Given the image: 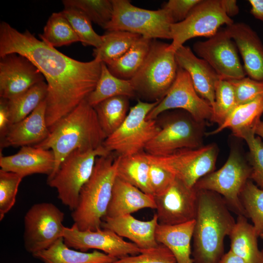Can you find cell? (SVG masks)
I'll list each match as a JSON object with an SVG mask.
<instances>
[{"label": "cell", "instance_id": "6da1fadb", "mask_svg": "<svg viewBox=\"0 0 263 263\" xmlns=\"http://www.w3.org/2000/svg\"><path fill=\"white\" fill-rule=\"evenodd\" d=\"M18 54L28 58L47 84L46 118L49 128L66 115L94 90L102 62L80 61L38 39L28 30L20 32L0 23V57Z\"/></svg>", "mask_w": 263, "mask_h": 263}, {"label": "cell", "instance_id": "7a4b0ae2", "mask_svg": "<svg viewBox=\"0 0 263 263\" xmlns=\"http://www.w3.org/2000/svg\"><path fill=\"white\" fill-rule=\"evenodd\" d=\"M198 206L193 234L191 256L194 263H219L224 255V239L236 221L219 194L197 190Z\"/></svg>", "mask_w": 263, "mask_h": 263}, {"label": "cell", "instance_id": "3957f363", "mask_svg": "<svg viewBox=\"0 0 263 263\" xmlns=\"http://www.w3.org/2000/svg\"><path fill=\"white\" fill-rule=\"evenodd\" d=\"M49 130V134L44 140L33 146L51 150L54 152L55 169L48 178L55 173L62 161L72 151L97 149L106 138L94 109L86 99Z\"/></svg>", "mask_w": 263, "mask_h": 263}, {"label": "cell", "instance_id": "277c9868", "mask_svg": "<svg viewBox=\"0 0 263 263\" xmlns=\"http://www.w3.org/2000/svg\"><path fill=\"white\" fill-rule=\"evenodd\" d=\"M117 156L112 152L96 158L93 173L81 188L71 216L81 230L101 228L117 177Z\"/></svg>", "mask_w": 263, "mask_h": 263}, {"label": "cell", "instance_id": "5b68a950", "mask_svg": "<svg viewBox=\"0 0 263 263\" xmlns=\"http://www.w3.org/2000/svg\"><path fill=\"white\" fill-rule=\"evenodd\" d=\"M169 45L152 39L144 63L130 80L136 95L147 102L161 100L176 79L178 65Z\"/></svg>", "mask_w": 263, "mask_h": 263}, {"label": "cell", "instance_id": "8992f818", "mask_svg": "<svg viewBox=\"0 0 263 263\" xmlns=\"http://www.w3.org/2000/svg\"><path fill=\"white\" fill-rule=\"evenodd\" d=\"M161 100L143 101L138 99L131 108L121 125L106 138L102 145L118 156H128L144 150L146 145L160 130L155 119H148L149 113Z\"/></svg>", "mask_w": 263, "mask_h": 263}, {"label": "cell", "instance_id": "52a82bcc", "mask_svg": "<svg viewBox=\"0 0 263 263\" xmlns=\"http://www.w3.org/2000/svg\"><path fill=\"white\" fill-rule=\"evenodd\" d=\"M111 153L103 145L86 151L76 150L62 161L55 173L47 178V184L56 189L62 203L73 211L77 207L81 188L93 173L96 158Z\"/></svg>", "mask_w": 263, "mask_h": 263}, {"label": "cell", "instance_id": "ba28073f", "mask_svg": "<svg viewBox=\"0 0 263 263\" xmlns=\"http://www.w3.org/2000/svg\"><path fill=\"white\" fill-rule=\"evenodd\" d=\"M112 1L113 14L104 29L107 31H126L151 39H171L170 26L174 22L166 10L139 8L128 0Z\"/></svg>", "mask_w": 263, "mask_h": 263}, {"label": "cell", "instance_id": "9c48e42d", "mask_svg": "<svg viewBox=\"0 0 263 263\" xmlns=\"http://www.w3.org/2000/svg\"><path fill=\"white\" fill-rule=\"evenodd\" d=\"M251 173L247 160L239 150L233 148L223 166L201 178L194 188L197 190H207L219 194L231 211L238 216L246 217L240 195L247 181L250 179Z\"/></svg>", "mask_w": 263, "mask_h": 263}, {"label": "cell", "instance_id": "30bf717a", "mask_svg": "<svg viewBox=\"0 0 263 263\" xmlns=\"http://www.w3.org/2000/svg\"><path fill=\"white\" fill-rule=\"evenodd\" d=\"M157 134L146 145L145 152L154 156L169 154L183 149L202 147L205 123L195 120L188 113H171Z\"/></svg>", "mask_w": 263, "mask_h": 263}, {"label": "cell", "instance_id": "8fae6325", "mask_svg": "<svg viewBox=\"0 0 263 263\" xmlns=\"http://www.w3.org/2000/svg\"><path fill=\"white\" fill-rule=\"evenodd\" d=\"M233 23L224 11L220 0H201L184 20L171 25L172 41L168 50L175 53L188 39L198 37L209 38L221 25Z\"/></svg>", "mask_w": 263, "mask_h": 263}, {"label": "cell", "instance_id": "7c38bea8", "mask_svg": "<svg viewBox=\"0 0 263 263\" xmlns=\"http://www.w3.org/2000/svg\"><path fill=\"white\" fill-rule=\"evenodd\" d=\"M64 213L52 203L33 205L24 218V243L29 253L47 249L63 238Z\"/></svg>", "mask_w": 263, "mask_h": 263}, {"label": "cell", "instance_id": "4fadbf2b", "mask_svg": "<svg viewBox=\"0 0 263 263\" xmlns=\"http://www.w3.org/2000/svg\"><path fill=\"white\" fill-rule=\"evenodd\" d=\"M218 147L210 144L196 149H183L150 159L172 173L187 186L194 187L201 178L214 171Z\"/></svg>", "mask_w": 263, "mask_h": 263}, {"label": "cell", "instance_id": "5bb4252c", "mask_svg": "<svg viewBox=\"0 0 263 263\" xmlns=\"http://www.w3.org/2000/svg\"><path fill=\"white\" fill-rule=\"evenodd\" d=\"M180 109L195 120L210 121L213 109L210 104L196 92L188 73L178 66L176 79L164 97L149 113L148 119H155L162 113Z\"/></svg>", "mask_w": 263, "mask_h": 263}, {"label": "cell", "instance_id": "9a60e30c", "mask_svg": "<svg viewBox=\"0 0 263 263\" xmlns=\"http://www.w3.org/2000/svg\"><path fill=\"white\" fill-rule=\"evenodd\" d=\"M193 50L211 66L220 79H238L246 75L237 46L225 29L219 30L207 40L195 42Z\"/></svg>", "mask_w": 263, "mask_h": 263}, {"label": "cell", "instance_id": "2e32d148", "mask_svg": "<svg viewBox=\"0 0 263 263\" xmlns=\"http://www.w3.org/2000/svg\"><path fill=\"white\" fill-rule=\"evenodd\" d=\"M63 239L70 248L85 252L90 249L100 250L117 259L139 254L142 250L110 229L81 230L75 224L64 227Z\"/></svg>", "mask_w": 263, "mask_h": 263}, {"label": "cell", "instance_id": "e0dca14e", "mask_svg": "<svg viewBox=\"0 0 263 263\" xmlns=\"http://www.w3.org/2000/svg\"><path fill=\"white\" fill-rule=\"evenodd\" d=\"M158 224L174 225L195 220L198 206L197 190L175 177L163 194L155 196Z\"/></svg>", "mask_w": 263, "mask_h": 263}, {"label": "cell", "instance_id": "ac0fdd59", "mask_svg": "<svg viewBox=\"0 0 263 263\" xmlns=\"http://www.w3.org/2000/svg\"><path fill=\"white\" fill-rule=\"evenodd\" d=\"M44 79L40 71L25 57L14 53L0 57V98L12 99Z\"/></svg>", "mask_w": 263, "mask_h": 263}, {"label": "cell", "instance_id": "d6986e66", "mask_svg": "<svg viewBox=\"0 0 263 263\" xmlns=\"http://www.w3.org/2000/svg\"><path fill=\"white\" fill-rule=\"evenodd\" d=\"M46 111L45 99L25 118L11 124L0 137V150L9 147L34 146L44 140L50 133Z\"/></svg>", "mask_w": 263, "mask_h": 263}, {"label": "cell", "instance_id": "ffe728a7", "mask_svg": "<svg viewBox=\"0 0 263 263\" xmlns=\"http://www.w3.org/2000/svg\"><path fill=\"white\" fill-rule=\"evenodd\" d=\"M225 30L242 56L246 74L263 81V43L257 33L244 22L233 23Z\"/></svg>", "mask_w": 263, "mask_h": 263}, {"label": "cell", "instance_id": "44dd1931", "mask_svg": "<svg viewBox=\"0 0 263 263\" xmlns=\"http://www.w3.org/2000/svg\"><path fill=\"white\" fill-rule=\"evenodd\" d=\"M55 159L51 150H44L31 146H23L17 153L0 156L1 170L17 173L23 178L34 174L53 172Z\"/></svg>", "mask_w": 263, "mask_h": 263}, {"label": "cell", "instance_id": "7402d4cb", "mask_svg": "<svg viewBox=\"0 0 263 263\" xmlns=\"http://www.w3.org/2000/svg\"><path fill=\"white\" fill-rule=\"evenodd\" d=\"M175 55L178 66L188 73L196 92L212 107L216 84L220 79L218 75L205 60L198 57L188 46H182Z\"/></svg>", "mask_w": 263, "mask_h": 263}, {"label": "cell", "instance_id": "603a6c76", "mask_svg": "<svg viewBox=\"0 0 263 263\" xmlns=\"http://www.w3.org/2000/svg\"><path fill=\"white\" fill-rule=\"evenodd\" d=\"M158 221L155 213L149 221H141L132 214L115 217H105L101 227L110 229L121 237L129 239L141 249H148L157 246L155 230Z\"/></svg>", "mask_w": 263, "mask_h": 263}, {"label": "cell", "instance_id": "cb8c5ba5", "mask_svg": "<svg viewBox=\"0 0 263 263\" xmlns=\"http://www.w3.org/2000/svg\"><path fill=\"white\" fill-rule=\"evenodd\" d=\"M146 208L156 209L154 196L116 177L105 217L113 218L132 214Z\"/></svg>", "mask_w": 263, "mask_h": 263}, {"label": "cell", "instance_id": "d4e9b609", "mask_svg": "<svg viewBox=\"0 0 263 263\" xmlns=\"http://www.w3.org/2000/svg\"><path fill=\"white\" fill-rule=\"evenodd\" d=\"M194 225L195 220L174 225L158 224L157 226V242L166 246L172 253L177 263H194L191 242Z\"/></svg>", "mask_w": 263, "mask_h": 263}, {"label": "cell", "instance_id": "484cf974", "mask_svg": "<svg viewBox=\"0 0 263 263\" xmlns=\"http://www.w3.org/2000/svg\"><path fill=\"white\" fill-rule=\"evenodd\" d=\"M229 237L231 251L246 263H263V251L259 249L258 244L259 236L246 217L238 216Z\"/></svg>", "mask_w": 263, "mask_h": 263}, {"label": "cell", "instance_id": "4316f807", "mask_svg": "<svg viewBox=\"0 0 263 263\" xmlns=\"http://www.w3.org/2000/svg\"><path fill=\"white\" fill-rule=\"evenodd\" d=\"M32 255L42 263H112L118 260L97 250L87 253L71 249L64 243L63 238L47 249Z\"/></svg>", "mask_w": 263, "mask_h": 263}, {"label": "cell", "instance_id": "83f0119b", "mask_svg": "<svg viewBox=\"0 0 263 263\" xmlns=\"http://www.w3.org/2000/svg\"><path fill=\"white\" fill-rule=\"evenodd\" d=\"M150 164L144 151L128 156L117 155V177L153 195L149 179Z\"/></svg>", "mask_w": 263, "mask_h": 263}, {"label": "cell", "instance_id": "f1b7e54d", "mask_svg": "<svg viewBox=\"0 0 263 263\" xmlns=\"http://www.w3.org/2000/svg\"><path fill=\"white\" fill-rule=\"evenodd\" d=\"M136 95L131 80L120 79L113 75L107 65L102 63L99 78L94 90L86 98L88 103L94 107L108 98L125 96L129 98Z\"/></svg>", "mask_w": 263, "mask_h": 263}, {"label": "cell", "instance_id": "f546056e", "mask_svg": "<svg viewBox=\"0 0 263 263\" xmlns=\"http://www.w3.org/2000/svg\"><path fill=\"white\" fill-rule=\"evenodd\" d=\"M151 41V39L142 37L122 56L106 64L109 71L120 79H132L144 63Z\"/></svg>", "mask_w": 263, "mask_h": 263}, {"label": "cell", "instance_id": "4dcf8cb0", "mask_svg": "<svg viewBox=\"0 0 263 263\" xmlns=\"http://www.w3.org/2000/svg\"><path fill=\"white\" fill-rule=\"evenodd\" d=\"M139 35L123 31H107L101 45L93 50L96 61L107 64L125 54L141 38Z\"/></svg>", "mask_w": 263, "mask_h": 263}, {"label": "cell", "instance_id": "1f68e13d", "mask_svg": "<svg viewBox=\"0 0 263 263\" xmlns=\"http://www.w3.org/2000/svg\"><path fill=\"white\" fill-rule=\"evenodd\" d=\"M129 99L125 96H114L94 107L106 137L115 132L124 121L129 111Z\"/></svg>", "mask_w": 263, "mask_h": 263}, {"label": "cell", "instance_id": "d6a6232c", "mask_svg": "<svg viewBox=\"0 0 263 263\" xmlns=\"http://www.w3.org/2000/svg\"><path fill=\"white\" fill-rule=\"evenodd\" d=\"M263 113V95L252 101L237 105L222 125L207 134L214 135L226 128L231 129L234 133L242 129L253 127Z\"/></svg>", "mask_w": 263, "mask_h": 263}, {"label": "cell", "instance_id": "836d02e7", "mask_svg": "<svg viewBox=\"0 0 263 263\" xmlns=\"http://www.w3.org/2000/svg\"><path fill=\"white\" fill-rule=\"evenodd\" d=\"M46 82L38 83L23 94L8 100L11 124L16 123L32 113L46 99Z\"/></svg>", "mask_w": 263, "mask_h": 263}, {"label": "cell", "instance_id": "e575fe53", "mask_svg": "<svg viewBox=\"0 0 263 263\" xmlns=\"http://www.w3.org/2000/svg\"><path fill=\"white\" fill-rule=\"evenodd\" d=\"M41 40L54 48L79 41L70 23L62 12L53 13L39 35Z\"/></svg>", "mask_w": 263, "mask_h": 263}, {"label": "cell", "instance_id": "d590c367", "mask_svg": "<svg viewBox=\"0 0 263 263\" xmlns=\"http://www.w3.org/2000/svg\"><path fill=\"white\" fill-rule=\"evenodd\" d=\"M244 139L249 148L247 161L251 168L250 180L263 189V142L256 137L253 127L239 130L233 133Z\"/></svg>", "mask_w": 263, "mask_h": 263}, {"label": "cell", "instance_id": "8d00e7d4", "mask_svg": "<svg viewBox=\"0 0 263 263\" xmlns=\"http://www.w3.org/2000/svg\"><path fill=\"white\" fill-rule=\"evenodd\" d=\"M246 216L249 218L260 237L263 234V189L249 179L240 195Z\"/></svg>", "mask_w": 263, "mask_h": 263}, {"label": "cell", "instance_id": "74e56055", "mask_svg": "<svg viewBox=\"0 0 263 263\" xmlns=\"http://www.w3.org/2000/svg\"><path fill=\"white\" fill-rule=\"evenodd\" d=\"M64 8L76 9L103 29L111 21L113 14L112 0H64Z\"/></svg>", "mask_w": 263, "mask_h": 263}, {"label": "cell", "instance_id": "f35d334b", "mask_svg": "<svg viewBox=\"0 0 263 263\" xmlns=\"http://www.w3.org/2000/svg\"><path fill=\"white\" fill-rule=\"evenodd\" d=\"M237 106L234 89L227 80L219 79L215 90V101L210 121L222 125Z\"/></svg>", "mask_w": 263, "mask_h": 263}, {"label": "cell", "instance_id": "ab89813d", "mask_svg": "<svg viewBox=\"0 0 263 263\" xmlns=\"http://www.w3.org/2000/svg\"><path fill=\"white\" fill-rule=\"evenodd\" d=\"M76 34L79 41L84 46L99 47L103 41L102 36L94 30L92 21L82 12L72 8H64L61 11Z\"/></svg>", "mask_w": 263, "mask_h": 263}, {"label": "cell", "instance_id": "60d3db41", "mask_svg": "<svg viewBox=\"0 0 263 263\" xmlns=\"http://www.w3.org/2000/svg\"><path fill=\"white\" fill-rule=\"evenodd\" d=\"M23 178L12 172L0 170V220L14 206L19 185Z\"/></svg>", "mask_w": 263, "mask_h": 263}, {"label": "cell", "instance_id": "b9f144b4", "mask_svg": "<svg viewBox=\"0 0 263 263\" xmlns=\"http://www.w3.org/2000/svg\"><path fill=\"white\" fill-rule=\"evenodd\" d=\"M112 263H177L172 253L162 244L155 247L142 249L135 255L119 259Z\"/></svg>", "mask_w": 263, "mask_h": 263}, {"label": "cell", "instance_id": "7bdbcfd3", "mask_svg": "<svg viewBox=\"0 0 263 263\" xmlns=\"http://www.w3.org/2000/svg\"><path fill=\"white\" fill-rule=\"evenodd\" d=\"M227 80L234 89L237 105L252 101L263 95V81L245 76Z\"/></svg>", "mask_w": 263, "mask_h": 263}, {"label": "cell", "instance_id": "ee69618b", "mask_svg": "<svg viewBox=\"0 0 263 263\" xmlns=\"http://www.w3.org/2000/svg\"><path fill=\"white\" fill-rule=\"evenodd\" d=\"M149 159L150 162L149 172V183L153 195L158 196L166 191L175 176L159 165L152 161L150 158Z\"/></svg>", "mask_w": 263, "mask_h": 263}, {"label": "cell", "instance_id": "f6af8a7d", "mask_svg": "<svg viewBox=\"0 0 263 263\" xmlns=\"http://www.w3.org/2000/svg\"><path fill=\"white\" fill-rule=\"evenodd\" d=\"M201 0H169L162 8L166 10L174 23L181 22L188 16L191 10Z\"/></svg>", "mask_w": 263, "mask_h": 263}, {"label": "cell", "instance_id": "bcb514c9", "mask_svg": "<svg viewBox=\"0 0 263 263\" xmlns=\"http://www.w3.org/2000/svg\"><path fill=\"white\" fill-rule=\"evenodd\" d=\"M11 125L8 108V100L0 98V136L2 137Z\"/></svg>", "mask_w": 263, "mask_h": 263}, {"label": "cell", "instance_id": "7dc6e473", "mask_svg": "<svg viewBox=\"0 0 263 263\" xmlns=\"http://www.w3.org/2000/svg\"><path fill=\"white\" fill-rule=\"evenodd\" d=\"M220 2L224 11L229 17L238 14L239 8L236 0H220Z\"/></svg>", "mask_w": 263, "mask_h": 263}, {"label": "cell", "instance_id": "c3c4849f", "mask_svg": "<svg viewBox=\"0 0 263 263\" xmlns=\"http://www.w3.org/2000/svg\"><path fill=\"white\" fill-rule=\"evenodd\" d=\"M250 13L253 16L263 22V0H249Z\"/></svg>", "mask_w": 263, "mask_h": 263}, {"label": "cell", "instance_id": "681fc988", "mask_svg": "<svg viewBox=\"0 0 263 263\" xmlns=\"http://www.w3.org/2000/svg\"><path fill=\"white\" fill-rule=\"evenodd\" d=\"M219 263H246L230 250L223 256Z\"/></svg>", "mask_w": 263, "mask_h": 263}, {"label": "cell", "instance_id": "f907efd6", "mask_svg": "<svg viewBox=\"0 0 263 263\" xmlns=\"http://www.w3.org/2000/svg\"><path fill=\"white\" fill-rule=\"evenodd\" d=\"M253 129L255 134L263 138V121L260 118L258 119L253 126Z\"/></svg>", "mask_w": 263, "mask_h": 263}, {"label": "cell", "instance_id": "816d5d0a", "mask_svg": "<svg viewBox=\"0 0 263 263\" xmlns=\"http://www.w3.org/2000/svg\"><path fill=\"white\" fill-rule=\"evenodd\" d=\"M260 237L261 238V239L263 240V234H261Z\"/></svg>", "mask_w": 263, "mask_h": 263}]
</instances>
